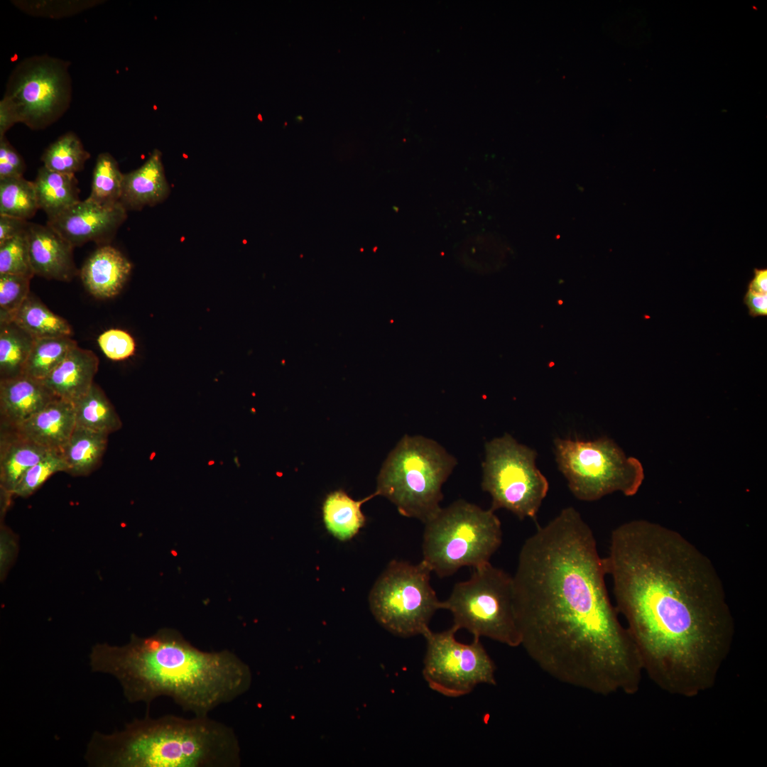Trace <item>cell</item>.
<instances>
[{"mask_svg":"<svg viewBox=\"0 0 767 767\" xmlns=\"http://www.w3.org/2000/svg\"><path fill=\"white\" fill-rule=\"evenodd\" d=\"M553 445L558 469L579 500L593 501L616 491L633 496L642 484L640 461L627 457L606 437L591 441L556 438Z\"/></svg>","mask_w":767,"mask_h":767,"instance_id":"8","label":"cell"},{"mask_svg":"<svg viewBox=\"0 0 767 767\" xmlns=\"http://www.w3.org/2000/svg\"><path fill=\"white\" fill-rule=\"evenodd\" d=\"M431 570L418 564L391 561L374 583L369 595L370 610L377 622L401 637L424 636L438 609L430 580Z\"/></svg>","mask_w":767,"mask_h":767,"instance_id":"9","label":"cell"},{"mask_svg":"<svg viewBox=\"0 0 767 767\" xmlns=\"http://www.w3.org/2000/svg\"><path fill=\"white\" fill-rule=\"evenodd\" d=\"M376 496L374 492L356 501L342 490L330 493L322 505L323 521L327 531L341 541L352 538L365 524L361 505Z\"/></svg>","mask_w":767,"mask_h":767,"instance_id":"22","label":"cell"},{"mask_svg":"<svg viewBox=\"0 0 767 767\" xmlns=\"http://www.w3.org/2000/svg\"><path fill=\"white\" fill-rule=\"evenodd\" d=\"M98 366L97 355L77 345L41 381L55 397L75 403L93 385Z\"/></svg>","mask_w":767,"mask_h":767,"instance_id":"18","label":"cell"},{"mask_svg":"<svg viewBox=\"0 0 767 767\" xmlns=\"http://www.w3.org/2000/svg\"><path fill=\"white\" fill-rule=\"evenodd\" d=\"M754 273L747 290L757 294H767V269L754 268Z\"/></svg>","mask_w":767,"mask_h":767,"instance_id":"40","label":"cell"},{"mask_svg":"<svg viewBox=\"0 0 767 767\" xmlns=\"http://www.w3.org/2000/svg\"><path fill=\"white\" fill-rule=\"evenodd\" d=\"M441 609L451 612L456 631L464 629L474 638L521 646L513 577L490 562L473 568L469 580L457 583Z\"/></svg>","mask_w":767,"mask_h":767,"instance_id":"7","label":"cell"},{"mask_svg":"<svg viewBox=\"0 0 767 767\" xmlns=\"http://www.w3.org/2000/svg\"><path fill=\"white\" fill-rule=\"evenodd\" d=\"M425 525L423 561L440 577L489 562L502 542L494 511L464 500L441 508Z\"/></svg>","mask_w":767,"mask_h":767,"instance_id":"6","label":"cell"},{"mask_svg":"<svg viewBox=\"0 0 767 767\" xmlns=\"http://www.w3.org/2000/svg\"><path fill=\"white\" fill-rule=\"evenodd\" d=\"M49 450L27 439L14 430L1 429L0 484L3 491L12 494L21 477L39 462Z\"/></svg>","mask_w":767,"mask_h":767,"instance_id":"20","label":"cell"},{"mask_svg":"<svg viewBox=\"0 0 767 767\" xmlns=\"http://www.w3.org/2000/svg\"><path fill=\"white\" fill-rule=\"evenodd\" d=\"M482 487L491 496V510L505 508L519 519H536L549 483L537 468L536 452L505 433L485 445Z\"/></svg>","mask_w":767,"mask_h":767,"instance_id":"10","label":"cell"},{"mask_svg":"<svg viewBox=\"0 0 767 767\" xmlns=\"http://www.w3.org/2000/svg\"><path fill=\"white\" fill-rule=\"evenodd\" d=\"M126 212L121 203L105 207L86 199L48 220L46 224L72 247L89 241L109 244L126 219Z\"/></svg>","mask_w":767,"mask_h":767,"instance_id":"13","label":"cell"},{"mask_svg":"<svg viewBox=\"0 0 767 767\" xmlns=\"http://www.w3.org/2000/svg\"><path fill=\"white\" fill-rule=\"evenodd\" d=\"M34 338L15 322H0V380L23 375Z\"/></svg>","mask_w":767,"mask_h":767,"instance_id":"26","label":"cell"},{"mask_svg":"<svg viewBox=\"0 0 767 767\" xmlns=\"http://www.w3.org/2000/svg\"><path fill=\"white\" fill-rule=\"evenodd\" d=\"M457 631L452 626L423 636V678L431 690L449 697L466 695L480 684L496 685L495 663L480 638L463 643L457 641Z\"/></svg>","mask_w":767,"mask_h":767,"instance_id":"12","label":"cell"},{"mask_svg":"<svg viewBox=\"0 0 767 767\" xmlns=\"http://www.w3.org/2000/svg\"><path fill=\"white\" fill-rule=\"evenodd\" d=\"M99 767H238L237 736L208 716L135 719L111 734L94 732L85 754Z\"/></svg>","mask_w":767,"mask_h":767,"instance_id":"4","label":"cell"},{"mask_svg":"<svg viewBox=\"0 0 767 767\" xmlns=\"http://www.w3.org/2000/svg\"><path fill=\"white\" fill-rule=\"evenodd\" d=\"M29 222L26 219L0 215V244L26 232Z\"/></svg>","mask_w":767,"mask_h":767,"instance_id":"37","label":"cell"},{"mask_svg":"<svg viewBox=\"0 0 767 767\" xmlns=\"http://www.w3.org/2000/svg\"><path fill=\"white\" fill-rule=\"evenodd\" d=\"M456 463L435 441L405 435L384 462L375 492L394 504L402 516L425 523L440 510L442 486Z\"/></svg>","mask_w":767,"mask_h":767,"instance_id":"5","label":"cell"},{"mask_svg":"<svg viewBox=\"0 0 767 767\" xmlns=\"http://www.w3.org/2000/svg\"><path fill=\"white\" fill-rule=\"evenodd\" d=\"M77 345L71 337L34 339L23 375L43 381Z\"/></svg>","mask_w":767,"mask_h":767,"instance_id":"27","label":"cell"},{"mask_svg":"<svg viewBox=\"0 0 767 767\" xmlns=\"http://www.w3.org/2000/svg\"><path fill=\"white\" fill-rule=\"evenodd\" d=\"M70 62L35 55L20 61L9 76L3 99L18 123L42 130L69 109L72 95Z\"/></svg>","mask_w":767,"mask_h":767,"instance_id":"11","label":"cell"},{"mask_svg":"<svg viewBox=\"0 0 767 767\" xmlns=\"http://www.w3.org/2000/svg\"><path fill=\"white\" fill-rule=\"evenodd\" d=\"M17 123L18 121L15 113L1 99L0 101V138L5 136L6 131Z\"/></svg>","mask_w":767,"mask_h":767,"instance_id":"39","label":"cell"},{"mask_svg":"<svg viewBox=\"0 0 767 767\" xmlns=\"http://www.w3.org/2000/svg\"><path fill=\"white\" fill-rule=\"evenodd\" d=\"M605 559L573 507L538 526L513 575L521 646L557 681L602 696L638 692L643 674L608 595Z\"/></svg>","mask_w":767,"mask_h":767,"instance_id":"1","label":"cell"},{"mask_svg":"<svg viewBox=\"0 0 767 767\" xmlns=\"http://www.w3.org/2000/svg\"><path fill=\"white\" fill-rule=\"evenodd\" d=\"M108 435L76 425L61 450L67 473L85 476L94 471L106 450Z\"/></svg>","mask_w":767,"mask_h":767,"instance_id":"23","label":"cell"},{"mask_svg":"<svg viewBox=\"0 0 767 767\" xmlns=\"http://www.w3.org/2000/svg\"><path fill=\"white\" fill-rule=\"evenodd\" d=\"M0 274L30 278L35 276L30 261L26 232L0 244Z\"/></svg>","mask_w":767,"mask_h":767,"instance_id":"33","label":"cell"},{"mask_svg":"<svg viewBox=\"0 0 767 767\" xmlns=\"http://www.w3.org/2000/svg\"><path fill=\"white\" fill-rule=\"evenodd\" d=\"M90 153L74 132L64 134L50 144L41 156L43 166L55 172L72 174L82 170Z\"/></svg>","mask_w":767,"mask_h":767,"instance_id":"29","label":"cell"},{"mask_svg":"<svg viewBox=\"0 0 767 767\" xmlns=\"http://www.w3.org/2000/svg\"><path fill=\"white\" fill-rule=\"evenodd\" d=\"M124 174L111 154L98 155L92 173L91 192L87 198L105 207L120 204Z\"/></svg>","mask_w":767,"mask_h":767,"instance_id":"28","label":"cell"},{"mask_svg":"<svg viewBox=\"0 0 767 767\" xmlns=\"http://www.w3.org/2000/svg\"><path fill=\"white\" fill-rule=\"evenodd\" d=\"M170 194L161 152L155 149L139 168L124 174L121 205L128 210H140L163 202Z\"/></svg>","mask_w":767,"mask_h":767,"instance_id":"19","label":"cell"},{"mask_svg":"<svg viewBox=\"0 0 767 767\" xmlns=\"http://www.w3.org/2000/svg\"><path fill=\"white\" fill-rule=\"evenodd\" d=\"M38 210L33 182L23 177L0 180V215L28 220Z\"/></svg>","mask_w":767,"mask_h":767,"instance_id":"30","label":"cell"},{"mask_svg":"<svg viewBox=\"0 0 767 767\" xmlns=\"http://www.w3.org/2000/svg\"><path fill=\"white\" fill-rule=\"evenodd\" d=\"M67 472L60 451L52 450L28 469L17 484L12 494L28 496L36 491L53 474Z\"/></svg>","mask_w":767,"mask_h":767,"instance_id":"31","label":"cell"},{"mask_svg":"<svg viewBox=\"0 0 767 767\" xmlns=\"http://www.w3.org/2000/svg\"><path fill=\"white\" fill-rule=\"evenodd\" d=\"M744 303L752 317L767 315V294H757L747 290Z\"/></svg>","mask_w":767,"mask_h":767,"instance_id":"38","label":"cell"},{"mask_svg":"<svg viewBox=\"0 0 767 767\" xmlns=\"http://www.w3.org/2000/svg\"><path fill=\"white\" fill-rule=\"evenodd\" d=\"M73 404L77 425L107 435L121 428L122 423L114 406L94 383L88 392Z\"/></svg>","mask_w":767,"mask_h":767,"instance_id":"25","label":"cell"},{"mask_svg":"<svg viewBox=\"0 0 767 767\" xmlns=\"http://www.w3.org/2000/svg\"><path fill=\"white\" fill-rule=\"evenodd\" d=\"M75 425L74 404L55 398L18 427L10 430L49 450L61 452Z\"/></svg>","mask_w":767,"mask_h":767,"instance_id":"17","label":"cell"},{"mask_svg":"<svg viewBox=\"0 0 767 767\" xmlns=\"http://www.w3.org/2000/svg\"><path fill=\"white\" fill-rule=\"evenodd\" d=\"M55 397L41 381L26 375L0 380L1 429H15Z\"/></svg>","mask_w":767,"mask_h":767,"instance_id":"15","label":"cell"},{"mask_svg":"<svg viewBox=\"0 0 767 767\" xmlns=\"http://www.w3.org/2000/svg\"><path fill=\"white\" fill-rule=\"evenodd\" d=\"M604 559L643 673L674 696L712 689L735 623L710 560L678 532L642 519L611 532Z\"/></svg>","mask_w":767,"mask_h":767,"instance_id":"2","label":"cell"},{"mask_svg":"<svg viewBox=\"0 0 767 767\" xmlns=\"http://www.w3.org/2000/svg\"><path fill=\"white\" fill-rule=\"evenodd\" d=\"M26 163L6 136L0 138V180L23 177Z\"/></svg>","mask_w":767,"mask_h":767,"instance_id":"36","label":"cell"},{"mask_svg":"<svg viewBox=\"0 0 767 767\" xmlns=\"http://www.w3.org/2000/svg\"><path fill=\"white\" fill-rule=\"evenodd\" d=\"M29 257L34 275L49 280L70 281L77 274L73 248L47 224L29 222Z\"/></svg>","mask_w":767,"mask_h":767,"instance_id":"14","label":"cell"},{"mask_svg":"<svg viewBox=\"0 0 767 767\" xmlns=\"http://www.w3.org/2000/svg\"><path fill=\"white\" fill-rule=\"evenodd\" d=\"M31 278L0 274V322H12L30 292Z\"/></svg>","mask_w":767,"mask_h":767,"instance_id":"32","label":"cell"},{"mask_svg":"<svg viewBox=\"0 0 767 767\" xmlns=\"http://www.w3.org/2000/svg\"><path fill=\"white\" fill-rule=\"evenodd\" d=\"M131 268V262L120 251L104 244L89 256L80 274L85 288L92 296L108 299L121 292Z\"/></svg>","mask_w":767,"mask_h":767,"instance_id":"16","label":"cell"},{"mask_svg":"<svg viewBox=\"0 0 767 767\" xmlns=\"http://www.w3.org/2000/svg\"><path fill=\"white\" fill-rule=\"evenodd\" d=\"M33 182L39 209L52 219L80 201L75 175L41 166Z\"/></svg>","mask_w":767,"mask_h":767,"instance_id":"21","label":"cell"},{"mask_svg":"<svg viewBox=\"0 0 767 767\" xmlns=\"http://www.w3.org/2000/svg\"><path fill=\"white\" fill-rule=\"evenodd\" d=\"M13 322L34 339L72 335L69 322L52 312L31 293L15 315Z\"/></svg>","mask_w":767,"mask_h":767,"instance_id":"24","label":"cell"},{"mask_svg":"<svg viewBox=\"0 0 767 767\" xmlns=\"http://www.w3.org/2000/svg\"><path fill=\"white\" fill-rule=\"evenodd\" d=\"M89 665L115 677L129 702L149 708L156 698L168 697L199 717L236 700L252 681L250 668L233 652L202 651L170 628L146 638L133 635L123 646L96 645Z\"/></svg>","mask_w":767,"mask_h":767,"instance_id":"3","label":"cell"},{"mask_svg":"<svg viewBox=\"0 0 767 767\" xmlns=\"http://www.w3.org/2000/svg\"><path fill=\"white\" fill-rule=\"evenodd\" d=\"M100 4V1H14L23 12L36 16L62 18L80 13Z\"/></svg>","mask_w":767,"mask_h":767,"instance_id":"34","label":"cell"},{"mask_svg":"<svg viewBox=\"0 0 767 767\" xmlns=\"http://www.w3.org/2000/svg\"><path fill=\"white\" fill-rule=\"evenodd\" d=\"M98 345L103 354L113 361H121L132 356L136 349L134 338L126 331L112 328L100 334Z\"/></svg>","mask_w":767,"mask_h":767,"instance_id":"35","label":"cell"}]
</instances>
